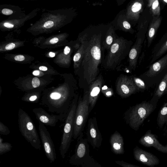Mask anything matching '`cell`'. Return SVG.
Wrapping results in <instances>:
<instances>
[{"label":"cell","instance_id":"obj_8","mask_svg":"<svg viewBox=\"0 0 167 167\" xmlns=\"http://www.w3.org/2000/svg\"><path fill=\"white\" fill-rule=\"evenodd\" d=\"M154 109V106L149 102L137 104L132 107L129 114L126 116V121L132 129L138 130Z\"/></svg>","mask_w":167,"mask_h":167},{"label":"cell","instance_id":"obj_45","mask_svg":"<svg viewBox=\"0 0 167 167\" xmlns=\"http://www.w3.org/2000/svg\"><path fill=\"white\" fill-rule=\"evenodd\" d=\"M160 3H161L165 6H167V1L165 0H160L159 1Z\"/></svg>","mask_w":167,"mask_h":167},{"label":"cell","instance_id":"obj_39","mask_svg":"<svg viewBox=\"0 0 167 167\" xmlns=\"http://www.w3.org/2000/svg\"><path fill=\"white\" fill-rule=\"evenodd\" d=\"M16 45L13 43L8 44L6 47V49L7 50H13L15 47Z\"/></svg>","mask_w":167,"mask_h":167},{"label":"cell","instance_id":"obj_14","mask_svg":"<svg viewBox=\"0 0 167 167\" xmlns=\"http://www.w3.org/2000/svg\"><path fill=\"white\" fill-rule=\"evenodd\" d=\"M87 139L94 149L99 148L101 145L102 138L98 128L96 117L90 118L88 121L87 131Z\"/></svg>","mask_w":167,"mask_h":167},{"label":"cell","instance_id":"obj_35","mask_svg":"<svg viewBox=\"0 0 167 167\" xmlns=\"http://www.w3.org/2000/svg\"><path fill=\"white\" fill-rule=\"evenodd\" d=\"M116 163L122 167H141L134 165L129 164L123 161H117L115 162Z\"/></svg>","mask_w":167,"mask_h":167},{"label":"cell","instance_id":"obj_9","mask_svg":"<svg viewBox=\"0 0 167 167\" xmlns=\"http://www.w3.org/2000/svg\"><path fill=\"white\" fill-rule=\"evenodd\" d=\"M77 141L75 154L71 157L69 162L72 165H82L91 159L89 145L87 139L84 138L83 133L78 137Z\"/></svg>","mask_w":167,"mask_h":167},{"label":"cell","instance_id":"obj_21","mask_svg":"<svg viewBox=\"0 0 167 167\" xmlns=\"http://www.w3.org/2000/svg\"><path fill=\"white\" fill-rule=\"evenodd\" d=\"M162 20L163 17L161 16L153 17L146 33L147 46L148 48L154 40Z\"/></svg>","mask_w":167,"mask_h":167},{"label":"cell","instance_id":"obj_13","mask_svg":"<svg viewBox=\"0 0 167 167\" xmlns=\"http://www.w3.org/2000/svg\"><path fill=\"white\" fill-rule=\"evenodd\" d=\"M32 111L37 119L45 125L55 127L57 123L65 120L67 115L50 114L41 107L34 109Z\"/></svg>","mask_w":167,"mask_h":167},{"label":"cell","instance_id":"obj_42","mask_svg":"<svg viewBox=\"0 0 167 167\" xmlns=\"http://www.w3.org/2000/svg\"><path fill=\"white\" fill-rule=\"evenodd\" d=\"M39 70L43 72H47L48 71V68L43 66H40L39 67Z\"/></svg>","mask_w":167,"mask_h":167},{"label":"cell","instance_id":"obj_22","mask_svg":"<svg viewBox=\"0 0 167 167\" xmlns=\"http://www.w3.org/2000/svg\"><path fill=\"white\" fill-rule=\"evenodd\" d=\"M167 52V31L154 47L152 51L150 63H153Z\"/></svg>","mask_w":167,"mask_h":167},{"label":"cell","instance_id":"obj_41","mask_svg":"<svg viewBox=\"0 0 167 167\" xmlns=\"http://www.w3.org/2000/svg\"><path fill=\"white\" fill-rule=\"evenodd\" d=\"M71 48L68 46H66L65 47L64 50V53L65 55H68L71 52Z\"/></svg>","mask_w":167,"mask_h":167},{"label":"cell","instance_id":"obj_24","mask_svg":"<svg viewBox=\"0 0 167 167\" xmlns=\"http://www.w3.org/2000/svg\"><path fill=\"white\" fill-rule=\"evenodd\" d=\"M152 18L153 16L150 13L149 9L147 7H145L143 12L141 15L137 23L138 25L137 29L138 32H140L146 35Z\"/></svg>","mask_w":167,"mask_h":167},{"label":"cell","instance_id":"obj_19","mask_svg":"<svg viewBox=\"0 0 167 167\" xmlns=\"http://www.w3.org/2000/svg\"><path fill=\"white\" fill-rule=\"evenodd\" d=\"M167 72V54L158 61L152 63L149 69L143 75L147 77L152 78L158 76L165 71Z\"/></svg>","mask_w":167,"mask_h":167},{"label":"cell","instance_id":"obj_25","mask_svg":"<svg viewBox=\"0 0 167 167\" xmlns=\"http://www.w3.org/2000/svg\"><path fill=\"white\" fill-rule=\"evenodd\" d=\"M115 28L112 25L111 23L110 26L108 28L103 39L102 48L103 50L109 51L113 43L119 37L116 33Z\"/></svg>","mask_w":167,"mask_h":167},{"label":"cell","instance_id":"obj_5","mask_svg":"<svg viewBox=\"0 0 167 167\" xmlns=\"http://www.w3.org/2000/svg\"><path fill=\"white\" fill-rule=\"evenodd\" d=\"M78 99L77 94L72 101L65 120L60 148V153L63 159L65 158L73 137L74 119Z\"/></svg>","mask_w":167,"mask_h":167},{"label":"cell","instance_id":"obj_4","mask_svg":"<svg viewBox=\"0 0 167 167\" xmlns=\"http://www.w3.org/2000/svg\"><path fill=\"white\" fill-rule=\"evenodd\" d=\"M20 131L24 139L36 150L41 148V142L35 125L25 111L20 109L18 112Z\"/></svg>","mask_w":167,"mask_h":167},{"label":"cell","instance_id":"obj_27","mask_svg":"<svg viewBox=\"0 0 167 167\" xmlns=\"http://www.w3.org/2000/svg\"><path fill=\"white\" fill-rule=\"evenodd\" d=\"M43 91H36L26 92L21 98L24 102L37 103L40 101L42 96Z\"/></svg>","mask_w":167,"mask_h":167},{"label":"cell","instance_id":"obj_3","mask_svg":"<svg viewBox=\"0 0 167 167\" xmlns=\"http://www.w3.org/2000/svg\"><path fill=\"white\" fill-rule=\"evenodd\" d=\"M133 43L122 37L118 38L103 60L102 65L105 69L114 70L120 65L127 56Z\"/></svg>","mask_w":167,"mask_h":167},{"label":"cell","instance_id":"obj_10","mask_svg":"<svg viewBox=\"0 0 167 167\" xmlns=\"http://www.w3.org/2000/svg\"><path fill=\"white\" fill-rule=\"evenodd\" d=\"M39 130L43 145L47 158L50 163L54 162L56 159L55 146L49 132L45 125L39 122Z\"/></svg>","mask_w":167,"mask_h":167},{"label":"cell","instance_id":"obj_28","mask_svg":"<svg viewBox=\"0 0 167 167\" xmlns=\"http://www.w3.org/2000/svg\"><path fill=\"white\" fill-rule=\"evenodd\" d=\"M147 7L153 17H159L161 15L160 3L158 0H148Z\"/></svg>","mask_w":167,"mask_h":167},{"label":"cell","instance_id":"obj_11","mask_svg":"<svg viewBox=\"0 0 167 167\" xmlns=\"http://www.w3.org/2000/svg\"><path fill=\"white\" fill-rule=\"evenodd\" d=\"M139 90L132 76L121 75L117 78L116 83V91L121 97H128Z\"/></svg>","mask_w":167,"mask_h":167},{"label":"cell","instance_id":"obj_17","mask_svg":"<svg viewBox=\"0 0 167 167\" xmlns=\"http://www.w3.org/2000/svg\"><path fill=\"white\" fill-rule=\"evenodd\" d=\"M135 159L144 165L153 167L160 163L158 158L154 155L136 146L134 149Z\"/></svg>","mask_w":167,"mask_h":167},{"label":"cell","instance_id":"obj_44","mask_svg":"<svg viewBox=\"0 0 167 167\" xmlns=\"http://www.w3.org/2000/svg\"><path fill=\"white\" fill-rule=\"evenodd\" d=\"M4 26L5 27L9 28H12L14 27L13 24L7 23H5L4 24Z\"/></svg>","mask_w":167,"mask_h":167},{"label":"cell","instance_id":"obj_31","mask_svg":"<svg viewBox=\"0 0 167 167\" xmlns=\"http://www.w3.org/2000/svg\"><path fill=\"white\" fill-rule=\"evenodd\" d=\"M13 146L11 143L3 142L2 137H0V155H2L11 151Z\"/></svg>","mask_w":167,"mask_h":167},{"label":"cell","instance_id":"obj_16","mask_svg":"<svg viewBox=\"0 0 167 167\" xmlns=\"http://www.w3.org/2000/svg\"><path fill=\"white\" fill-rule=\"evenodd\" d=\"M104 80L101 74L98 76L96 79L90 85L88 91V101L89 105L90 113L95 106L99 97Z\"/></svg>","mask_w":167,"mask_h":167},{"label":"cell","instance_id":"obj_12","mask_svg":"<svg viewBox=\"0 0 167 167\" xmlns=\"http://www.w3.org/2000/svg\"><path fill=\"white\" fill-rule=\"evenodd\" d=\"M145 7V1L144 0L131 1L128 4L125 9V16L132 26L134 27L138 23L141 15Z\"/></svg>","mask_w":167,"mask_h":167},{"label":"cell","instance_id":"obj_36","mask_svg":"<svg viewBox=\"0 0 167 167\" xmlns=\"http://www.w3.org/2000/svg\"><path fill=\"white\" fill-rule=\"evenodd\" d=\"M32 75L33 76L37 77H43L46 76L45 73H43L39 70H35L33 72Z\"/></svg>","mask_w":167,"mask_h":167},{"label":"cell","instance_id":"obj_32","mask_svg":"<svg viewBox=\"0 0 167 167\" xmlns=\"http://www.w3.org/2000/svg\"><path fill=\"white\" fill-rule=\"evenodd\" d=\"M101 92L106 97L109 98L113 95L114 92L111 88L108 87L106 86L102 87Z\"/></svg>","mask_w":167,"mask_h":167},{"label":"cell","instance_id":"obj_40","mask_svg":"<svg viewBox=\"0 0 167 167\" xmlns=\"http://www.w3.org/2000/svg\"><path fill=\"white\" fill-rule=\"evenodd\" d=\"M25 59L24 57L22 55H19L16 56L14 58L15 60L18 61H22Z\"/></svg>","mask_w":167,"mask_h":167},{"label":"cell","instance_id":"obj_37","mask_svg":"<svg viewBox=\"0 0 167 167\" xmlns=\"http://www.w3.org/2000/svg\"><path fill=\"white\" fill-rule=\"evenodd\" d=\"M54 25V23L51 21L46 22L44 24V27L46 28H52Z\"/></svg>","mask_w":167,"mask_h":167},{"label":"cell","instance_id":"obj_23","mask_svg":"<svg viewBox=\"0 0 167 167\" xmlns=\"http://www.w3.org/2000/svg\"><path fill=\"white\" fill-rule=\"evenodd\" d=\"M110 143L111 150L117 155L124 154L125 152L123 137L118 132L116 131L110 136Z\"/></svg>","mask_w":167,"mask_h":167},{"label":"cell","instance_id":"obj_1","mask_svg":"<svg viewBox=\"0 0 167 167\" xmlns=\"http://www.w3.org/2000/svg\"><path fill=\"white\" fill-rule=\"evenodd\" d=\"M101 24L87 27L78 37L84 42L85 50L78 74L90 85L98 76L99 66L104 58L102 43L105 34L110 26Z\"/></svg>","mask_w":167,"mask_h":167},{"label":"cell","instance_id":"obj_46","mask_svg":"<svg viewBox=\"0 0 167 167\" xmlns=\"http://www.w3.org/2000/svg\"><path fill=\"white\" fill-rule=\"evenodd\" d=\"M49 55H50V56L52 58L54 57H55V54L54 53L52 52H50V54H49Z\"/></svg>","mask_w":167,"mask_h":167},{"label":"cell","instance_id":"obj_43","mask_svg":"<svg viewBox=\"0 0 167 167\" xmlns=\"http://www.w3.org/2000/svg\"><path fill=\"white\" fill-rule=\"evenodd\" d=\"M58 41V39L57 38H54L51 39L50 41V43L52 44H55Z\"/></svg>","mask_w":167,"mask_h":167},{"label":"cell","instance_id":"obj_7","mask_svg":"<svg viewBox=\"0 0 167 167\" xmlns=\"http://www.w3.org/2000/svg\"><path fill=\"white\" fill-rule=\"evenodd\" d=\"M53 80V78L50 76L43 77L29 76L20 77L13 81V83L18 89L26 92L36 91H43Z\"/></svg>","mask_w":167,"mask_h":167},{"label":"cell","instance_id":"obj_2","mask_svg":"<svg viewBox=\"0 0 167 167\" xmlns=\"http://www.w3.org/2000/svg\"><path fill=\"white\" fill-rule=\"evenodd\" d=\"M64 81L57 86L46 88L43 92L40 105L56 114L67 115L77 95V83L71 75H62Z\"/></svg>","mask_w":167,"mask_h":167},{"label":"cell","instance_id":"obj_47","mask_svg":"<svg viewBox=\"0 0 167 167\" xmlns=\"http://www.w3.org/2000/svg\"><path fill=\"white\" fill-rule=\"evenodd\" d=\"M2 88L1 86H0V96H1L2 93Z\"/></svg>","mask_w":167,"mask_h":167},{"label":"cell","instance_id":"obj_20","mask_svg":"<svg viewBox=\"0 0 167 167\" xmlns=\"http://www.w3.org/2000/svg\"><path fill=\"white\" fill-rule=\"evenodd\" d=\"M139 143L146 147H153L163 153H167V145L161 144L155 135L149 131L139 140Z\"/></svg>","mask_w":167,"mask_h":167},{"label":"cell","instance_id":"obj_30","mask_svg":"<svg viewBox=\"0 0 167 167\" xmlns=\"http://www.w3.org/2000/svg\"><path fill=\"white\" fill-rule=\"evenodd\" d=\"M167 92V73L162 80L157 89L155 95L158 97H161Z\"/></svg>","mask_w":167,"mask_h":167},{"label":"cell","instance_id":"obj_38","mask_svg":"<svg viewBox=\"0 0 167 167\" xmlns=\"http://www.w3.org/2000/svg\"><path fill=\"white\" fill-rule=\"evenodd\" d=\"M2 12L3 14L6 15H9L13 13V11L12 10L7 9H3Z\"/></svg>","mask_w":167,"mask_h":167},{"label":"cell","instance_id":"obj_15","mask_svg":"<svg viewBox=\"0 0 167 167\" xmlns=\"http://www.w3.org/2000/svg\"><path fill=\"white\" fill-rule=\"evenodd\" d=\"M136 39L132 46L128 55V68L131 70H135L144 42L145 35L140 32H137Z\"/></svg>","mask_w":167,"mask_h":167},{"label":"cell","instance_id":"obj_18","mask_svg":"<svg viewBox=\"0 0 167 167\" xmlns=\"http://www.w3.org/2000/svg\"><path fill=\"white\" fill-rule=\"evenodd\" d=\"M111 23L116 31L120 30L131 34H134L135 32L131 24L127 19L125 9L121 11Z\"/></svg>","mask_w":167,"mask_h":167},{"label":"cell","instance_id":"obj_33","mask_svg":"<svg viewBox=\"0 0 167 167\" xmlns=\"http://www.w3.org/2000/svg\"><path fill=\"white\" fill-rule=\"evenodd\" d=\"M135 84L138 89L144 90L146 88L144 82L140 78L136 77H132Z\"/></svg>","mask_w":167,"mask_h":167},{"label":"cell","instance_id":"obj_26","mask_svg":"<svg viewBox=\"0 0 167 167\" xmlns=\"http://www.w3.org/2000/svg\"><path fill=\"white\" fill-rule=\"evenodd\" d=\"M78 40L80 42V45L73 58V61L75 63L74 68L76 75L78 74V71H79L85 50L84 42L79 37L78 38Z\"/></svg>","mask_w":167,"mask_h":167},{"label":"cell","instance_id":"obj_34","mask_svg":"<svg viewBox=\"0 0 167 167\" xmlns=\"http://www.w3.org/2000/svg\"><path fill=\"white\" fill-rule=\"evenodd\" d=\"M10 133L8 128L3 123L0 121V134L3 135H8Z\"/></svg>","mask_w":167,"mask_h":167},{"label":"cell","instance_id":"obj_6","mask_svg":"<svg viewBox=\"0 0 167 167\" xmlns=\"http://www.w3.org/2000/svg\"><path fill=\"white\" fill-rule=\"evenodd\" d=\"M89 105L88 101V91L85 92L83 97L78 98L75 113L73 138L77 139L83 133L90 113Z\"/></svg>","mask_w":167,"mask_h":167},{"label":"cell","instance_id":"obj_29","mask_svg":"<svg viewBox=\"0 0 167 167\" xmlns=\"http://www.w3.org/2000/svg\"><path fill=\"white\" fill-rule=\"evenodd\" d=\"M167 122V102L161 108L158 118V122L160 127H162Z\"/></svg>","mask_w":167,"mask_h":167}]
</instances>
